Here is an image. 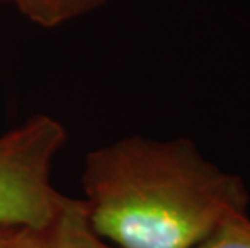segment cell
Returning <instances> with one entry per match:
<instances>
[{
  "label": "cell",
  "mask_w": 250,
  "mask_h": 248,
  "mask_svg": "<svg viewBox=\"0 0 250 248\" xmlns=\"http://www.w3.org/2000/svg\"><path fill=\"white\" fill-rule=\"evenodd\" d=\"M83 191L90 228L118 248H195L249 207L242 179L186 139L134 135L92 150Z\"/></svg>",
  "instance_id": "6da1fadb"
},
{
  "label": "cell",
  "mask_w": 250,
  "mask_h": 248,
  "mask_svg": "<svg viewBox=\"0 0 250 248\" xmlns=\"http://www.w3.org/2000/svg\"><path fill=\"white\" fill-rule=\"evenodd\" d=\"M65 142V128L47 114L0 135V229L39 228L62 207L52 165Z\"/></svg>",
  "instance_id": "7a4b0ae2"
},
{
  "label": "cell",
  "mask_w": 250,
  "mask_h": 248,
  "mask_svg": "<svg viewBox=\"0 0 250 248\" xmlns=\"http://www.w3.org/2000/svg\"><path fill=\"white\" fill-rule=\"evenodd\" d=\"M13 248H118L90 228L83 200L65 197L62 207L45 224L18 229Z\"/></svg>",
  "instance_id": "3957f363"
},
{
  "label": "cell",
  "mask_w": 250,
  "mask_h": 248,
  "mask_svg": "<svg viewBox=\"0 0 250 248\" xmlns=\"http://www.w3.org/2000/svg\"><path fill=\"white\" fill-rule=\"evenodd\" d=\"M21 13L44 28L66 23L84 13L92 12L105 0H15Z\"/></svg>",
  "instance_id": "277c9868"
},
{
  "label": "cell",
  "mask_w": 250,
  "mask_h": 248,
  "mask_svg": "<svg viewBox=\"0 0 250 248\" xmlns=\"http://www.w3.org/2000/svg\"><path fill=\"white\" fill-rule=\"evenodd\" d=\"M195 248H250V219L247 213L225 219Z\"/></svg>",
  "instance_id": "5b68a950"
},
{
  "label": "cell",
  "mask_w": 250,
  "mask_h": 248,
  "mask_svg": "<svg viewBox=\"0 0 250 248\" xmlns=\"http://www.w3.org/2000/svg\"><path fill=\"white\" fill-rule=\"evenodd\" d=\"M18 229H0V248H13V237Z\"/></svg>",
  "instance_id": "8992f818"
},
{
  "label": "cell",
  "mask_w": 250,
  "mask_h": 248,
  "mask_svg": "<svg viewBox=\"0 0 250 248\" xmlns=\"http://www.w3.org/2000/svg\"><path fill=\"white\" fill-rule=\"evenodd\" d=\"M0 2H2V0H0ZM12 2H15V0H12Z\"/></svg>",
  "instance_id": "52a82bcc"
}]
</instances>
